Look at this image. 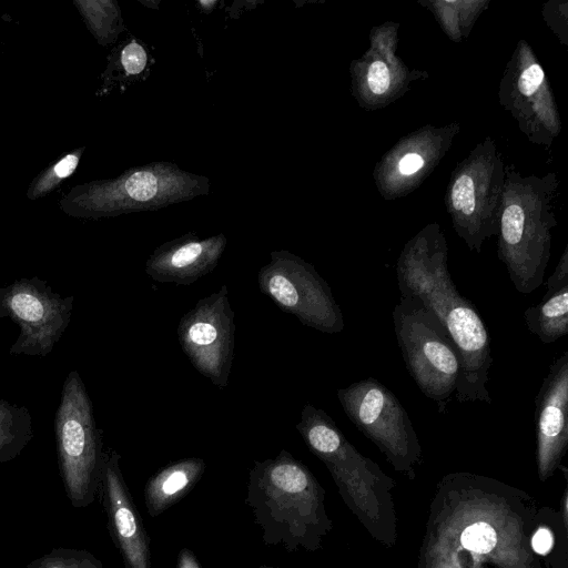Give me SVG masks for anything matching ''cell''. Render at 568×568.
I'll use <instances>...</instances> for the list:
<instances>
[{"instance_id": "1", "label": "cell", "mask_w": 568, "mask_h": 568, "mask_svg": "<svg viewBox=\"0 0 568 568\" xmlns=\"http://www.w3.org/2000/svg\"><path fill=\"white\" fill-rule=\"evenodd\" d=\"M517 489L470 473L442 478L430 505L418 568H535L528 514Z\"/></svg>"}, {"instance_id": "2", "label": "cell", "mask_w": 568, "mask_h": 568, "mask_svg": "<svg viewBox=\"0 0 568 568\" xmlns=\"http://www.w3.org/2000/svg\"><path fill=\"white\" fill-rule=\"evenodd\" d=\"M447 243L438 224H429L403 247L396 263L400 296H416L434 313L460 356L455 396L459 403H491L487 387L493 364L490 336L475 308L454 284Z\"/></svg>"}, {"instance_id": "3", "label": "cell", "mask_w": 568, "mask_h": 568, "mask_svg": "<svg viewBox=\"0 0 568 568\" xmlns=\"http://www.w3.org/2000/svg\"><path fill=\"white\" fill-rule=\"evenodd\" d=\"M324 501L316 477L285 449L254 462L250 470L245 503L265 545H282L290 552L320 549L333 526Z\"/></svg>"}, {"instance_id": "4", "label": "cell", "mask_w": 568, "mask_h": 568, "mask_svg": "<svg viewBox=\"0 0 568 568\" xmlns=\"http://www.w3.org/2000/svg\"><path fill=\"white\" fill-rule=\"evenodd\" d=\"M505 172L497 256L515 288L529 294L542 284L549 262L558 181L552 172L523 176L510 165Z\"/></svg>"}, {"instance_id": "5", "label": "cell", "mask_w": 568, "mask_h": 568, "mask_svg": "<svg viewBox=\"0 0 568 568\" xmlns=\"http://www.w3.org/2000/svg\"><path fill=\"white\" fill-rule=\"evenodd\" d=\"M296 429L324 463L353 514L372 536L392 545L396 536L390 494L394 480L363 456L323 409L305 404Z\"/></svg>"}, {"instance_id": "6", "label": "cell", "mask_w": 568, "mask_h": 568, "mask_svg": "<svg viewBox=\"0 0 568 568\" xmlns=\"http://www.w3.org/2000/svg\"><path fill=\"white\" fill-rule=\"evenodd\" d=\"M209 191L206 176L161 161L128 169L113 179L77 185L60 200L59 206L72 217L100 219L158 210L206 195Z\"/></svg>"}, {"instance_id": "7", "label": "cell", "mask_w": 568, "mask_h": 568, "mask_svg": "<svg viewBox=\"0 0 568 568\" xmlns=\"http://www.w3.org/2000/svg\"><path fill=\"white\" fill-rule=\"evenodd\" d=\"M394 331L406 368L439 413L456 393L462 363L438 317L416 296H400L393 310Z\"/></svg>"}, {"instance_id": "8", "label": "cell", "mask_w": 568, "mask_h": 568, "mask_svg": "<svg viewBox=\"0 0 568 568\" xmlns=\"http://www.w3.org/2000/svg\"><path fill=\"white\" fill-rule=\"evenodd\" d=\"M54 433L67 497L75 508L89 507L100 490L104 450L92 402L77 371L64 381Z\"/></svg>"}, {"instance_id": "9", "label": "cell", "mask_w": 568, "mask_h": 568, "mask_svg": "<svg viewBox=\"0 0 568 568\" xmlns=\"http://www.w3.org/2000/svg\"><path fill=\"white\" fill-rule=\"evenodd\" d=\"M505 169L488 136L452 173L446 207L455 232L476 253L481 252L485 240L497 235Z\"/></svg>"}, {"instance_id": "10", "label": "cell", "mask_w": 568, "mask_h": 568, "mask_svg": "<svg viewBox=\"0 0 568 568\" xmlns=\"http://www.w3.org/2000/svg\"><path fill=\"white\" fill-rule=\"evenodd\" d=\"M349 420L372 440L396 471L413 475L422 448L408 413L385 385L373 377L337 390Z\"/></svg>"}, {"instance_id": "11", "label": "cell", "mask_w": 568, "mask_h": 568, "mask_svg": "<svg viewBox=\"0 0 568 568\" xmlns=\"http://www.w3.org/2000/svg\"><path fill=\"white\" fill-rule=\"evenodd\" d=\"M260 291L303 325L335 334L345 323L327 282L315 267L288 251L271 252L257 274Z\"/></svg>"}, {"instance_id": "12", "label": "cell", "mask_w": 568, "mask_h": 568, "mask_svg": "<svg viewBox=\"0 0 568 568\" xmlns=\"http://www.w3.org/2000/svg\"><path fill=\"white\" fill-rule=\"evenodd\" d=\"M73 296L62 297L39 277L20 278L0 290V317L14 322L20 334L10 355L45 356L71 321Z\"/></svg>"}, {"instance_id": "13", "label": "cell", "mask_w": 568, "mask_h": 568, "mask_svg": "<svg viewBox=\"0 0 568 568\" xmlns=\"http://www.w3.org/2000/svg\"><path fill=\"white\" fill-rule=\"evenodd\" d=\"M235 313L229 290L199 300L178 325V339L194 368L223 389L229 384L235 347Z\"/></svg>"}, {"instance_id": "14", "label": "cell", "mask_w": 568, "mask_h": 568, "mask_svg": "<svg viewBox=\"0 0 568 568\" xmlns=\"http://www.w3.org/2000/svg\"><path fill=\"white\" fill-rule=\"evenodd\" d=\"M499 102L532 143L550 146L561 122L542 67L526 41L509 60L499 87Z\"/></svg>"}, {"instance_id": "15", "label": "cell", "mask_w": 568, "mask_h": 568, "mask_svg": "<svg viewBox=\"0 0 568 568\" xmlns=\"http://www.w3.org/2000/svg\"><path fill=\"white\" fill-rule=\"evenodd\" d=\"M121 455L104 450L100 495L110 536L125 568H152L150 537L120 467Z\"/></svg>"}, {"instance_id": "16", "label": "cell", "mask_w": 568, "mask_h": 568, "mask_svg": "<svg viewBox=\"0 0 568 568\" xmlns=\"http://www.w3.org/2000/svg\"><path fill=\"white\" fill-rule=\"evenodd\" d=\"M536 462L540 480L560 467L568 447V349L549 366L535 397Z\"/></svg>"}, {"instance_id": "17", "label": "cell", "mask_w": 568, "mask_h": 568, "mask_svg": "<svg viewBox=\"0 0 568 568\" xmlns=\"http://www.w3.org/2000/svg\"><path fill=\"white\" fill-rule=\"evenodd\" d=\"M226 244L222 233L204 239L189 233L156 247L145 262V273L160 283L191 285L215 268Z\"/></svg>"}, {"instance_id": "18", "label": "cell", "mask_w": 568, "mask_h": 568, "mask_svg": "<svg viewBox=\"0 0 568 568\" xmlns=\"http://www.w3.org/2000/svg\"><path fill=\"white\" fill-rule=\"evenodd\" d=\"M528 331L550 344L568 334V245L546 282L542 300L524 312Z\"/></svg>"}, {"instance_id": "19", "label": "cell", "mask_w": 568, "mask_h": 568, "mask_svg": "<svg viewBox=\"0 0 568 568\" xmlns=\"http://www.w3.org/2000/svg\"><path fill=\"white\" fill-rule=\"evenodd\" d=\"M205 462L200 457H187L173 462L149 478L144 486V504L154 518L184 498L200 481L205 471Z\"/></svg>"}, {"instance_id": "20", "label": "cell", "mask_w": 568, "mask_h": 568, "mask_svg": "<svg viewBox=\"0 0 568 568\" xmlns=\"http://www.w3.org/2000/svg\"><path fill=\"white\" fill-rule=\"evenodd\" d=\"M32 437L29 409L0 398V464L18 457Z\"/></svg>"}, {"instance_id": "21", "label": "cell", "mask_w": 568, "mask_h": 568, "mask_svg": "<svg viewBox=\"0 0 568 568\" xmlns=\"http://www.w3.org/2000/svg\"><path fill=\"white\" fill-rule=\"evenodd\" d=\"M89 31L101 45L113 43L124 30L121 10L114 0H74Z\"/></svg>"}, {"instance_id": "22", "label": "cell", "mask_w": 568, "mask_h": 568, "mask_svg": "<svg viewBox=\"0 0 568 568\" xmlns=\"http://www.w3.org/2000/svg\"><path fill=\"white\" fill-rule=\"evenodd\" d=\"M83 151L84 148L75 149L43 170L31 182L27 192V197L29 200H38L57 189L62 181L67 180L74 173L80 163Z\"/></svg>"}, {"instance_id": "23", "label": "cell", "mask_w": 568, "mask_h": 568, "mask_svg": "<svg viewBox=\"0 0 568 568\" xmlns=\"http://www.w3.org/2000/svg\"><path fill=\"white\" fill-rule=\"evenodd\" d=\"M27 568H103L99 558L85 549L53 548L33 559Z\"/></svg>"}, {"instance_id": "24", "label": "cell", "mask_w": 568, "mask_h": 568, "mask_svg": "<svg viewBox=\"0 0 568 568\" xmlns=\"http://www.w3.org/2000/svg\"><path fill=\"white\" fill-rule=\"evenodd\" d=\"M366 59H369L364 77L366 87L374 97H384L392 89L394 80L393 69L389 65L390 57L384 58L371 53Z\"/></svg>"}, {"instance_id": "25", "label": "cell", "mask_w": 568, "mask_h": 568, "mask_svg": "<svg viewBox=\"0 0 568 568\" xmlns=\"http://www.w3.org/2000/svg\"><path fill=\"white\" fill-rule=\"evenodd\" d=\"M148 51L136 40L128 42L121 50L120 63L128 77H135L142 73L148 64Z\"/></svg>"}, {"instance_id": "26", "label": "cell", "mask_w": 568, "mask_h": 568, "mask_svg": "<svg viewBox=\"0 0 568 568\" xmlns=\"http://www.w3.org/2000/svg\"><path fill=\"white\" fill-rule=\"evenodd\" d=\"M407 151L405 148H403ZM419 150L410 149L407 152H402L400 158H396V170L400 178L406 179L418 174L425 165H427L426 154L418 152Z\"/></svg>"}, {"instance_id": "27", "label": "cell", "mask_w": 568, "mask_h": 568, "mask_svg": "<svg viewBox=\"0 0 568 568\" xmlns=\"http://www.w3.org/2000/svg\"><path fill=\"white\" fill-rule=\"evenodd\" d=\"M530 548L539 555L548 554L554 545V536L550 529L545 526L538 527L530 539Z\"/></svg>"}, {"instance_id": "28", "label": "cell", "mask_w": 568, "mask_h": 568, "mask_svg": "<svg viewBox=\"0 0 568 568\" xmlns=\"http://www.w3.org/2000/svg\"><path fill=\"white\" fill-rule=\"evenodd\" d=\"M176 568H202L194 552L184 547L179 551Z\"/></svg>"}, {"instance_id": "29", "label": "cell", "mask_w": 568, "mask_h": 568, "mask_svg": "<svg viewBox=\"0 0 568 568\" xmlns=\"http://www.w3.org/2000/svg\"><path fill=\"white\" fill-rule=\"evenodd\" d=\"M199 4L201 6L202 9H212L213 6L216 4V1L214 0H202V1H199Z\"/></svg>"}, {"instance_id": "30", "label": "cell", "mask_w": 568, "mask_h": 568, "mask_svg": "<svg viewBox=\"0 0 568 568\" xmlns=\"http://www.w3.org/2000/svg\"><path fill=\"white\" fill-rule=\"evenodd\" d=\"M562 508H564V521L565 525H567V494L565 493L564 499H562Z\"/></svg>"}, {"instance_id": "31", "label": "cell", "mask_w": 568, "mask_h": 568, "mask_svg": "<svg viewBox=\"0 0 568 568\" xmlns=\"http://www.w3.org/2000/svg\"><path fill=\"white\" fill-rule=\"evenodd\" d=\"M473 568H485L483 565L480 566H474Z\"/></svg>"}, {"instance_id": "32", "label": "cell", "mask_w": 568, "mask_h": 568, "mask_svg": "<svg viewBox=\"0 0 568 568\" xmlns=\"http://www.w3.org/2000/svg\"><path fill=\"white\" fill-rule=\"evenodd\" d=\"M258 568H274V567H270V566H261Z\"/></svg>"}]
</instances>
